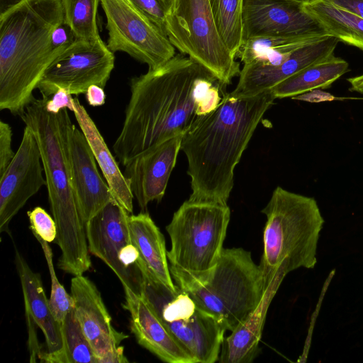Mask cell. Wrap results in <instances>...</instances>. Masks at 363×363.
Masks as SVG:
<instances>
[{"label": "cell", "mask_w": 363, "mask_h": 363, "mask_svg": "<svg viewBox=\"0 0 363 363\" xmlns=\"http://www.w3.org/2000/svg\"><path fill=\"white\" fill-rule=\"evenodd\" d=\"M108 30L107 46L155 69L175 55L163 30L128 0H101Z\"/></svg>", "instance_id": "10"}, {"label": "cell", "mask_w": 363, "mask_h": 363, "mask_svg": "<svg viewBox=\"0 0 363 363\" xmlns=\"http://www.w3.org/2000/svg\"><path fill=\"white\" fill-rule=\"evenodd\" d=\"M63 346L54 354L41 352L39 360L48 363H99L91 345L85 336L74 307L61 324Z\"/></svg>", "instance_id": "27"}, {"label": "cell", "mask_w": 363, "mask_h": 363, "mask_svg": "<svg viewBox=\"0 0 363 363\" xmlns=\"http://www.w3.org/2000/svg\"><path fill=\"white\" fill-rule=\"evenodd\" d=\"M65 20L62 0H23L0 15V109L19 116L45 71L64 50L51 34Z\"/></svg>", "instance_id": "3"}, {"label": "cell", "mask_w": 363, "mask_h": 363, "mask_svg": "<svg viewBox=\"0 0 363 363\" xmlns=\"http://www.w3.org/2000/svg\"><path fill=\"white\" fill-rule=\"evenodd\" d=\"M294 1L302 3V4H306V3L309 2L311 0H294Z\"/></svg>", "instance_id": "41"}, {"label": "cell", "mask_w": 363, "mask_h": 363, "mask_svg": "<svg viewBox=\"0 0 363 363\" xmlns=\"http://www.w3.org/2000/svg\"><path fill=\"white\" fill-rule=\"evenodd\" d=\"M138 266L140 295L165 328L195 363L218 362L227 330L222 323L177 285L172 290L156 279L140 259Z\"/></svg>", "instance_id": "7"}, {"label": "cell", "mask_w": 363, "mask_h": 363, "mask_svg": "<svg viewBox=\"0 0 363 363\" xmlns=\"http://www.w3.org/2000/svg\"><path fill=\"white\" fill-rule=\"evenodd\" d=\"M347 80L350 84V91L363 94V74L347 78Z\"/></svg>", "instance_id": "39"}, {"label": "cell", "mask_w": 363, "mask_h": 363, "mask_svg": "<svg viewBox=\"0 0 363 363\" xmlns=\"http://www.w3.org/2000/svg\"><path fill=\"white\" fill-rule=\"evenodd\" d=\"M314 39L316 38L278 36L251 38L242 42L236 57L243 65L256 63L276 66L284 62L295 49Z\"/></svg>", "instance_id": "26"}, {"label": "cell", "mask_w": 363, "mask_h": 363, "mask_svg": "<svg viewBox=\"0 0 363 363\" xmlns=\"http://www.w3.org/2000/svg\"><path fill=\"white\" fill-rule=\"evenodd\" d=\"M262 213L267 222L259 266L266 287L277 274L313 269L325 223L315 199L277 186Z\"/></svg>", "instance_id": "6"}, {"label": "cell", "mask_w": 363, "mask_h": 363, "mask_svg": "<svg viewBox=\"0 0 363 363\" xmlns=\"http://www.w3.org/2000/svg\"><path fill=\"white\" fill-rule=\"evenodd\" d=\"M164 33L180 53L206 67L223 84H231L240 75V62L220 36L209 0H172Z\"/></svg>", "instance_id": "9"}, {"label": "cell", "mask_w": 363, "mask_h": 363, "mask_svg": "<svg viewBox=\"0 0 363 363\" xmlns=\"http://www.w3.org/2000/svg\"><path fill=\"white\" fill-rule=\"evenodd\" d=\"M132 243L139 252L140 260L150 274L172 290H175L170 274L163 234L147 211L130 214L128 219Z\"/></svg>", "instance_id": "23"}, {"label": "cell", "mask_w": 363, "mask_h": 363, "mask_svg": "<svg viewBox=\"0 0 363 363\" xmlns=\"http://www.w3.org/2000/svg\"><path fill=\"white\" fill-rule=\"evenodd\" d=\"M69 158L73 191L86 224L115 199L99 172L84 133L74 124L69 134Z\"/></svg>", "instance_id": "18"}, {"label": "cell", "mask_w": 363, "mask_h": 363, "mask_svg": "<svg viewBox=\"0 0 363 363\" xmlns=\"http://www.w3.org/2000/svg\"><path fill=\"white\" fill-rule=\"evenodd\" d=\"M88 104L92 106H100L104 104L106 94L104 89L99 86L93 84L90 86L85 93Z\"/></svg>", "instance_id": "38"}, {"label": "cell", "mask_w": 363, "mask_h": 363, "mask_svg": "<svg viewBox=\"0 0 363 363\" xmlns=\"http://www.w3.org/2000/svg\"><path fill=\"white\" fill-rule=\"evenodd\" d=\"M130 214L116 200L109 202L85 224L89 253L101 259L117 276L123 289L140 295L141 281L120 262L119 254L129 243Z\"/></svg>", "instance_id": "15"}, {"label": "cell", "mask_w": 363, "mask_h": 363, "mask_svg": "<svg viewBox=\"0 0 363 363\" xmlns=\"http://www.w3.org/2000/svg\"><path fill=\"white\" fill-rule=\"evenodd\" d=\"M114 65V52L100 37L77 39L48 67L37 89L45 98L59 89L71 95L85 94L93 84L104 89Z\"/></svg>", "instance_id": "11"}, {"label": "cell", "mask_w": 363, "mask_h": 363, "mask_svg": "<svg viewBox=\"0 0 363 363\" xmlns=\"http://www.w3.org/2000/svg\"><path fill=\"white\" fill-rule=\"evenodd\" d=\"M183 135L162 142L123 166L124 175L141 211H147L150 202L162 201L181 150Z\"/></svg>", "instance_id": "16"}, {"label": "cell", "mask_w": 363, "mask_h": 363, "mask_svg": "<svg viewBox=\"0 0 363 363\" xmlns=\"http://www.w3.org/2000/svg\"><path fill=\"white\" fill-rule=\"evenodd\" d=\"M242 42L255 37L318 38L328 35L294 0H243Z\"/></svg>", "instance_id": "13"}, {"label": "cell", "mask_w": 363, "mask_h": 363, "mask_svg": "<svg viewBox=\"0 0 363 363\" xmlns=\"http://www.w3.org/2000/svg\"><path fill=\"white\" fill-rule=\"evenodd\" d=\"M169 267L174 284L230 332L255 311L267 288L259 266L241 247L223 248L215 266L206 272Z\"/></svg>", "instance_id": "5"}, {"label": "cell", "mask_w": 363, "mask_h": 363, "mask_svg": "<svg viewBox=\"0 0 363 363\" xmlns=\"http://www.w3.org/2000/svg\"><path fill=\"white\" fill-rule=\"evenodd\" d=\"M74 115L84 133L115 200L130 214L133 211V195L128 179L108 149L97 126L77 98H74Z\"/></svg>", "instance_id": "22"}, {"label": "cell", "mask_w": 363, "mask_h": 363, "mask_svg": "<svg viewBox=\"0 0 363 363\" xmlns=\"http://www.w3.org/2000/svg\"><path fill=\"white\" fill-rule=\"evenodd\" d=\"M70 291L77 318L99 363L129 362L120 345L128 336L112 325L111 317L94 282L83 274L74 276Z\"/></svg>", "instance_id": "12"}, {"label": "cell", "mask_w": 363, "mask_h": 363, "mask_svg": "<svg viewBox=\"0 0 363 363\" xmlns=\"http://www.w3.org/2000/svg\"><path fill=\"white\" fill-rule=\"evenodd\" d=\"M230 219L227 204L185 201L166 226L171 240L169 264L191 272L214 267L223 250Z\"/></svg>", "instance_id": "8"}, {"label": "cell", "mask_w": 363, "mask_h": 363, "mask_svg": "<svg viewBox=\"0 0 363 363\" xmlns=\"http://www.w3.org/2000/svg\"><path fill=\"white\" fill-rule=\"evenodd\" d=\"M123 307L130 313V330L138 343L168 363H195L165 328L144 298L124 289Z\"/></svg>", "instance_id": "19"}, {"label": "cell", "mask_w": 363, "mask_h": 363, "mask_svg": "<svg viewBox=\"0 0 363 363\" xmlns=\"http://www.w3.org/2000/svg\"><path fill=\"white\" fill-rule=\"evenodd\" d=\"M216 26L222 40L236 58L242 44L243 0H209Z\"/></svg>", "instance_id": "28"}, {"label": "cell", "mask_w": 363, "mask_h": 363, "mask_svg": "<svg viewBox=\"0 0 363 363\" xmlns=\"http://www.w3.org/2000/svg\"><path fill=\"white\" fill-rule=\"evenodd\" d=\"M164 31L166 16L172 0H128Z\"/></svg>", "instance_id": "32"}, {"label": "cell", "mask_w": 363, "mask_h": 363, "mask_svg": "<svg viewBox=\"0 0 363 363\" xmlns=\"http://www.w3.org/2000/svg\"><path fill=\"white\" fill-rule=\"evenodd\" d=\"M284 277L277 274L267 288L262 301L231 334L224 337L220 363H250L260 353L259 341L269 304Z\"/></svg>", "instance_id": "21"}, {"label": "cell", "mask_w": 363, "mask_h": 363, "mask_svg": "<svg viewBox=\"0 0 363 363\" xmlns=\"http://www.w3.org/2000/svg\"><path fill=\"white\" fill-rule=\"evenodd\" d=\"M15 264L24 298L28 338L37 339V327L45 339V354L60 352L63 346L61 323L54 317L39 273L33 272L16 249Z\"/></svg>", "instance_id": "20"}, {"label": "cell", "mask_w": 363, "mask_h": 363, "mask_svg": "<svg viewBox=\"0 0 363 363\" xmlns=\"http://www.w3.org/2000/svg\"><path fill=\"white\" fill-rule=\"evenodd\" d=\"M348 70V62L333 55L284 79L271 90L276 99H283L313 89H328Z\"/></svg>", "instance_id": "24"}, {"label": "cell", "mask_w": 363, "mask_h": 363, "mask_svg": "<svg viewBox=\"0 0 363 363\" xmlns=\"http://www.w3.org/2000/svg\"><path fill=\"white\" fill-rule=\"evenodd\" d=\"M226 84L182 53L130 81V96L120 134L113 145L119 162L184 134L216 109Z\"/></svg>", "instance_id": "1"}, {"label": "cell", "mask_w": 363, "mask_h": 363, "mask_svg": "<svg viewBox=\"0 0 363 363\" xmlns=\"http://www.w3.org/2000/svg\"><path fill=\"white\" fill-rule=\"evenodd\" d=\"M293 99L304 101L308 102H322L333 101L335 96L328 92L320 89H313L302 94L292 97Z\"/></svg>", "instance_id": "37"}, {"label": "cell", "mask_w": 363, "mask_h": 363, "mask_svg": "<svg viewBox=\"0 0 363 363\" xmlns=\"http://www.w3.org/2000/svg\"><path fill=\"white\" fill-rule=\"evenodd\" d=\"M99 3L101 0H62L65 21L77 39L94 40L100 37Z\"/></svg>", "instance_id": "29"}, {"label": "cell", "mask_w": 363, "mask_h": 363, "mask_svg": "<svg viewBox=\"0 0 363 363\" xmlns=\"http://www.w3.org/2000/svg\"><path fill=\"white\" fill-rule=\"evenodd\" d=\"M303 8L328 35L363 51V18L323 0H311Z\"/></svg>", "instance_id": "25"}, {"label": "cell", "mask_w": 363, "mask_h": 363, "mask_svg": "<svg viewBox=\"0 0 363 363\" xmlns=\"http://www.w3.org/2000/svg\"><path fill=\"white\" fill-rule=\"evenodd\" d=\"M30 221V228L35 234L48 242H54L57 235L56 223L43 208L36 206L27 212Z\"/></svg>", "instance_id": "31"}, {"label": "cell", "mask_w": 363, "mask_h": 363, "mask_svg": "<svg viewBox=\"0 0 363 363\" xmlns=\"http://www.w3.org/2000/svg\"><path fill=\"white\" fill-rule=\"evenodd\" d=\"M338 43L336 38L325 35L299 46L279 65H243L232 92L237 96H252L271 89L306 67L334 55Z\"/></svg>", "instance_id": "17"}, {"label": "cell", "mask_w": 363, "mask_h": 363, "mask_svg": "<svg viewBox=\"0 0 363 363\" xmlns=\"http://www.w3.org/2000/svg\"><path fill=\"white\" fill-rule=\"evenodd\" d=\"M275 99L271 89L252 96L226 92L216 109L183 135L181 150L192 190L189 200L227 204L235 168Z\"/></svg>", "instance_id": "2"}, {"label": "cell", "mask_w": 363, "mask_h": 363, "mask_svg": "<svg viewBox=\"0 0 363 363\" xmlns=\"http://www.w3.org/2000/svg\"><path fill=\"white\" fill-rule=\"evenodd\" d=\"M12 129L7 123L0 121V176L5 172L15 156L12 150Z\"/></svg>", "instance_id": "33"}, {"label": "cell", "mask_w": 363, "mask_h": 363, "mask_svg": "<svg viewBox=\"0 0 363 363\" xmlns=\"http://www.w3.org/2000/svg\"><path fill=\"white\" fill-rule=\"evenodd\" d=\"M74 98L67 91L59 89L50 98L47 99L45 108L47 111L57 113L63 108L74 111Z\"/></svg>", "instance_id": "34"}, {"label": "cell", "mask_w": 363, "mask_h": 363, "mask_svg": "<svg viewBox=\"0 0 363 363\" xmlns=\"http://www.w3.org/2000/svg\"><path fill=\"white\" fill-rule=\"evenodd\" d=\"M43 167L37 140L25 126L19 147L0 176V232L10 233L12 218L43 186Z\"/></svg>", "instance_id": "14"}, {"label": "cell", "mask_w": 363, "mask_h": 363, "mask_svg": "<svg viewBox=\"0 0 363 363\" xmlns=\"http://www.w3.org/2000/svg\"><path fill=\"white\" fill-rule=\"evenodd\" d=\"M77 40L71 28L65 20L53 30L51 43L54 49L64 50Z\"/></svg>", "instance_id": "35"}, {"label": "cell", "mask_w": 363, "mask_h": 363, "mask_svg": "<svg viewBox=\"0 0 363 363\" xmlns=\"http://www.w3.org/2000/svg\"><path fill=\"white\" fill-rule=\"evenodd\" d=\"M23 0H0V15L17 6Z\"/></svg>", "instance_id": "40"}, {"label": "cell", "mask_w": 363, "mask_h": 363, "mask_svg": "<svg viewBox=\"0 0 363 363\" xmlns=\"http://www.w3.org/2000/svg\"><path fill=\"white\" fill-rule=\"evenodd\" d=\"M39 242L44 252L51 279V291L49 303L55 319L62 324L67 314L74 307V301L64 286L60 283L54 269L52 252L49 242L43 240L38 235L33 234Z\"/></svg>", "instance_id": "30"}, {"label": "cell", "mask_w": 363, "mask_h": 363, "mask_svg": "<svg viewBox=\"0 0 363 363\" xmlns=\"http://www.w3.org/2000/svg\"><path fill=\"white\" fill-rule=\"evenodd\" d=\"M337 8L363 18V0H323Z\"/></svg>", "instance_id": "36"}, {"label": "cell", "mask_w": 363, "mask_h": 363, "mask_svg": "<svg viewBox=\"0 0 363 363\" xmlns=\"http://www.w3.org/2000/svg\"><path fill=\"white\" fill-rule=\"evenodd\" d=\"M47 99H35L20 116L32 130L41 155L48 200L57 227L55 243L61 251L57 267L73 276L89 270L91 262L84 222L73 191L69 139L73 125L67 108L46 111Z\"/></svg>", "instance_id": "4"}]
</instances>
